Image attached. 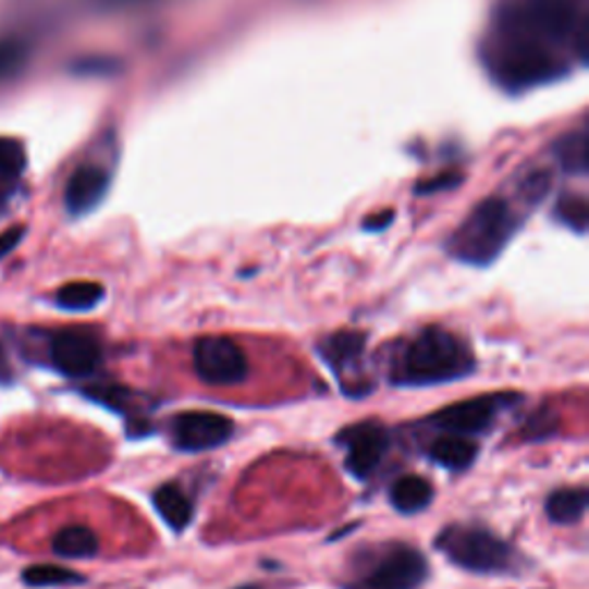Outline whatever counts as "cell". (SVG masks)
<instances>
[{
  "mask_svg": "<svg viewBox=\"0 0 589 589\" xmlns=\"http://www.w3.org/2000/svg\"><path fill=\"white\" fill-rule=\"evenodd\" d=\"M367 348V336L361 332H336L320 343V357L324 359L330 369H334L339 376H343L348 369H353Z\"/></svg>",
  "mask_w": 589,
  "mask_h": 589,
  "instance_id": "cell-12",
  "label": "cell"
},
{
  "mask_svg": "<svg viewBox=\"0 0 589 589\" xmlns=\"http://www.w3.org/2000/svg\"><path fill=\"white\" fill-rule=\"evenodd\" d=\"M502 403H504V396H498V394L477 396L470 401L454 403L450 405V408L435 413L431 421L444 433H454V435L483 433L495 421Z\"/></svg>",
  "mask_w": 589,
  "mask_h": 589,
  "instance_id": "cell-10",
  "label": "cell"
},
{
  "mask_svg": "<svg viewBox=\"0 0 589 589\" xmlns=\"http://www.w3.org/2000/svg\"><path fill=\"white\" fill-rule=\"evenodd\" d=\"M152 504L157 514L164 518L169 527H173L175 532L187 530L192 518H194V506L187 500V495L182 493L175 483H164L159 486L152 495Z\"/></svg>",
  "mask_w": 589,
  "mask_h": 589,
  "instance_id": "cell-14",
  "label": "cell"
},
{
  "mask_svg": "<svg viewBox=\"0 0 589 589\" xmlns=\"http://www.w3.org/2000/svg\"><path fill=\"white\" fill-rule=\"evenodd\" d=\"M101 359V348L95 336L86 332H58L51 339V364L68 378H88Z\"/></svg>",
  "mask_w": 589,
  "mask_h": 589,
  "instance_id": "cell-9",
  "label": "cell"
},
{
  "mask_svg": "<svg viewBox=\"0 0 589 589\" xmlns=\"http://www.w3.org/2000/svg\"><path fill=\"white\" fill-rule=\"evenodd\" d=\"M518 219L512 203L502 196H489L473 208L446 242L450 254L467 266L486 268L504 251L516 235Z\"/></svg>",
  "mask_w": 589,
  "mask_h": 589,
  "instance_id": "cell-3",
  "label": "cell"
},
{
  "mask_svg": "<svg viewBox=\"0 0 589 589\" xmlns=\"http://www.w3.org/2000/svg\"><path fill=\"white\" fill-rule=\"evenodd\" d=\"M392 212H380L378 217H369L367 221H364V229L367 231H382V229H388L390 223H392Z\"/></svg>",
  "mask_w": 589,
  "mask_h": 589,
  "instance_id": "cell-27",
  "label": "cell"
},
{
  "mask_svg": "<svg viewBox=\"0 0 589 589\" xmlns=\"http://www.w3.org/2000/svg\"><path fill=\"white\" fill-rule=\"evenodd\" d=\"M101 299H105V289H101L99 283H90V281L68 283V286H63L56 293V304L60 309H68V311H88L97 307Z\"/></svg>",
  "mask_w": 589,
  "mask_h": 589,
  "instance_id": "cell-19",
  "label": "cell"
},
{
  "mask_svg": "<svg viewBox=\"0 0 589 589\" xmlns=\"http://www.w3.org/2000/svg\"><path fill=\"white\" fill-rule=\"evenodd\" d=\"M22 56L24 53L16 45H3V47H0V74H10L19 65Z\"/></svg>",
  "mask_w": 589,
  "mask_h": 589,
  "instance_id": "cell-25",
  "label": "cell"
},
{
  "mask_svg": "<svg viewBox=\"0 0 589 589\" xmlns=\"http://www.w3.org/2000/svg\"><path fill=\"white\" fill-rule=\"evenodd\" d=\"M587 127H578L566 132L564 136H560L553 146V155L557 159V164L562 167V171L572 173V175H587Z\"/></svg>",
  "mask_w": 589,
  "mask_h": 589,
  "instance_id": "cell-17",
  "label": "cell"
},
{
  "mask_svg": "<svg viewBox=\"0 0 589 589\" xmlns=\"http://www.w3.org/2000/svg\"><path fill=\"white\" fill-rule=\"evenodd\" d=\"M475 367V355L465 341L442 328H426L396 357L392 380L401 388H431L463 380Z\"/></svg>",
  "mask_w": 589,
  "mask_h": 589,
  "instance_id": "cell-2",
  "label": "cell"
},
{
  "mask_svg": "<svg viewBox=\"0 0 589 589\" xmlns=\"http://www.w3.org/2000/svg\"><path fill=\"white\" fill-rule=\"evenodd\" d=\"M24 582L28 587H63V585H78L84 582V576H78L65 566H56V564H39L30 566L22 574Z\"/></svg>",
  "mask_w": 589,
  "mask_h": 589,
  "instance_id": "cell-20",
  "label": "cell"
},
{
  "mask_svg": "<svg viewBox=\"0 0 589 589\" xmlns=\"http://www.w3.org/2000/svg\"><path fill=\"white\" fill-rule=\"evenodd\" d=\"M339 442L345 444V470L357 479H369L390 446V433L380 421H361L343 429Z\"/></svg>",
  "mask_w": 589,
  "mask_h": 589,
  "instance_id": "cell-8",
  "label": "cell"
},
{
  "mask_svg": "<svg viewBox=\"0 0 589 589\" xmlns=\"http://www.w3.org/2000/svg\"><path fill=\"white\" fill-rule=\"evenodd\" d=\"M194 371L214 388H231L249 376L247 355L229 336H203L194 345Z\"/></svg>",
  "mask_w": 589,
  "mask_h": 589,
  "instance_id": "cell-5",
  "label": "cell"
},
{
  "mask_svg": "<svg viewBox=\"0 0 589 589\" xmlns=\"http://www.w3.org/2000/svg\"><path fill=\"white\" fill-rule=\"evenodd\" d=\"M587 56L589 0H495L479 42L483 72L512 95L557 84Z\"/></svg>",
  "mask_w": 589,
  "mask_h": 589,
  "instance_id": "cell-1",
  "label": "cell"
},
{
  "mask_svg": "<svg viewBox=\"0 0 589 589\" xmlns=\"http://www.w3.org/2000/svg\"><path fill=\"white\" fill-rule=\"evenodd\" d=\"M24 235H26L24 226H12V229L0 233V258L10 256L19 247V242L24 240Z\"/></svg>",
  "mask_w": 589,
  "mask_h": 589,
  "instance_id": "cell-24",
  "label": "cell"
},
{
  "mask_svg": "<svg viewBox=\"0 0 589 589\" xmlns=\"http://www.w3.org/2000/svg\"><path fill=\"white\" fill-rule=\"evenodd\" d=\"M235 431V424L219 413L210 410H192V413H180L173 419L171 433H173V444L180 452H210L217 450V446L226 444Z\"/></svg>",
  "mask_w": 589,
  "mask_h": 589,
  "instance_id": "cell-7",
  "label": "cell"
},
{
  "mask_svg": "<svg viewBox=\"0 0 589 589\" xmlns=\"http://www.w3.org/2000/svg\"><path fill=\"white\" fill-rule=\"evenodd\" d=\"M109 3H138V0H109Z\"/></svg>",
  "mask_w": 589,
  "mask_h": 589,
  "instance_id": "cell-28",
  "label": "cell"
},
{
  "mask_svg": "<svg viewBox=\"0 0 589 589\" xmlns=\"http://www.w3.org/2000/svg\"><path fill=\"white\" fill-rule=\"evenodd\" d=\"M107 192H109V173L101 167L84 164L68 180L65 208L72 217L88 214L105 200Z\"/></svg>",
  "mask_w": 589,
  "mask_h": 589,
  "instance_id": "cell-11",
  "label": "cell"
},
{
  "mask_svg": "<svg viewBox=\"0 0 589 589\" xmlns=\"http://www.w3.org/2000/svg\"><path fill=\"white\" fill-rule=\"evenodd\" d=\"M235 589H260L258 585H242V587H235Z\"/></svg>",
  "mask_w": 589,
  "mask_h": 589,
  "instance_id": "cell-29",
  "label": "cell"
},
{
  "mask_svg": "<svg viewBox=\"0 0 589 589\" xmlns=\"http://www.w3.org/2000/svg\"><path fill=\"white\" fill-rule=\"evenodd\" d=\"M431 500H433L431 483L415 475L401 477L390 491V502L398 514H419L431 504Z\"/></svg>",
  "mask_w": 589,
  "mask_h": 589,
  "instance_id": "cell-16",
  "label": "cell"
},
{
  "mask_svg": "<svg viewBox=\"0 0 589 589\" xmlns=\"http://www.w3.org/2000/svg\"><path fill=\"white\" fill-rule=\"evenodd\" d=\"M589 504V493L585 489H562L545 500V514L555 525L578 523Z\"/></svg>",
  "mask_w": 589,
  "mask_h": 589,
  "instance_id": "cell-18",
  "label": "cell"
},
{
  "mask_svg": "<svg viewBox=\"0 0 589 589\" xmlns=\"http://www.w3.org/2000/svg\"><path fill=\"white\" fill-rule=\"evenodd\" d=\"M456 182H458V175H440L435 180H429V182H424V185L419 187L421 194H433V192H440V189H452L456 187Z\"/></svg>",
  "mask_w": 589,
  "mask_h": 589,
  "instance_id": "cell-26",
  "label": "cell"
},
{
  "mask_svg": "<svg viewBox=\"0 0 589 589\" xmlns=\"http://www.w3.org/2000/svg\"><path fill=\"white\" fill-rule=\"evenodd\" d=\"M555 431H557V413L551 408H541L523 426V438L545 440L555 435Z\"/></svg>",
  "mask_w": 589,
  "mask_h": 589,
  "instance_id": "cell-23",
  "label": "cell"
},
{
  "mask_svg": "<svg viewBox=\"0 0 589 589\" xmlns=\"http://www.w3.org/2000/svg\"><path fill=\"white\" fill-rule=\"evenodd\" d=\"M429 456H431L433 463L446 467V470L463 473V470H467V467H470L477 461L479 446L475 442L467 440L465 435L450 433V435L438 438L431 444Z\"/></svg>",
  "mask_w": 589,
  "mask_h": 589,
  "instance_id": "cell-13",
  "label": "cell"
},
{
  "mask_svg": "<svg viewBox=\"0 0 589 589\" xmlns=\"http://www.w3.org/2000/svg\"><path fill=\"white\" fill-rule=\"evenodd\" d=\"M53 553L63 560H88L99 551L97 535L86 525H68L53 537Z\"/></svg>",
  "mask_w": 589,
  "mask_h": 589,
  "instance_id": "cell-15",
  "label": "cell"
},
{
  "mask_svg": "<svg viewBox=\"0 0 589 589\" xmlns=\"http://www.w3.org/2000/svg\"><path fill=\"white\" fill-rule=\"evenodd\" d=\"M426 576H429V562L417 548L394 545L345 589H419Z\"/></svg>",
  "mask_w": 589,
  "mask_h": 589,
  "instance_id": "cell-6",
  "label": "cell"
},
{
  "mask_svg": "<svg viewBox=\"0 0 589 589\" xmlns=\"http://www.w3.org/2000/svg\"><path fill=\"white\" fill-rule=\"evenodd\" d=\"M555 217L564 223L566 229H572L576 233L587 231V221H589V206L587 198L580 194H566L557 200L555 206Z\"/></svg>",
  "mask_w": 589,
  "mask_h": 589,
  "instance_id": "cell-21",
  "label": "cell"
},
{
  "mask_svg": "<svg viewBox=\"0 0 589 589\" xmlns=\"http://www.w3.org/2000/svg\"><path fill=\"white\" fill-rule=\"evenodd\" d=\"M435 548L473 574H506L516 560L512 545L483 527L450 525L438 535Z\"/></svg>",
  "mask_w": 589,
  "mask_h": 589,
  "instance_id": "cell-4",
  "label": "cell"
},
{
  "mask_svg": "<svg viewBox=\"0 0 589 589\" xmlns=\"http://www.w3.org/2000/svg\"><path fill=\"white\" fill-rule=\"evenodd\" d=\"M26 169V150L14 138L0 136V180H16Z\"/></svg>",
  "mask_w": 589,
  "mask_h": 589,
  "instance_id": "cell-22",
  "label": "cell"
}]
</instances>
